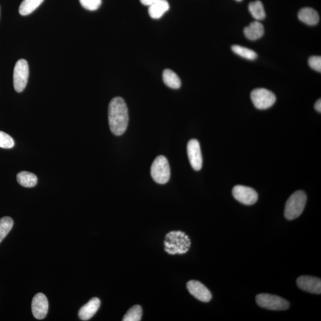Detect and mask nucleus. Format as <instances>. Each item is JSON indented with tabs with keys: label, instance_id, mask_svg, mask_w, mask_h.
Here are the masks:
<instances>
[{
	"label": "nucleus",
	"instance_id": "10",
	"mask_svg": "<svg viewBox=\"0 0 321 321\" xmlns=\"http://www.w3.org/2000/svg\"><path fill=\"white\" fill-rule=\"evenodd\" d=\"M48 306L47 298L43 293L36 294L32 302V313L35 318L44 319L48 313Z\"/></svg>",
	"mask_w": 321,
	"mask_h": 321
},
{
	"label": "nucleus",
	"instance_id": "6",
	"mask_svg": "<svg viewBox=\"0 0 321 321\" xmlns=\"http://www.w3.org/2000/svg\"><path fill=\"white\" fill-rule=\"evenodd\" d=\"M29 74V65L25 59H20L13 71V85L18 93H22L27 85Z\"/></svg>",
	"mask_w": 321,
	"mask_h": 321
},
{
	"label": "nucleus",
	"instance_id": "20",
	"mask_svg": "<svg viewBox=\"0 0 321 321\" xmlns=\"http://www.w3.org/2000/svg\"><path fill=\"white\" fill-rule=\"evenodd\" d=\"M44 0H24L19 7V13L22 16L30 15L40 6Z\"/></svg>",
	"mask_w": 321,
	"mask_h": 321
},
{
	"label": "nucleus",
	"instance_id": "21",
	"mask_svg": "<svg viewBox=\"0 0 321 321\" xmlns=\"http://www.w3.org/2000/svg\"><path fill=\"white\" fill-rule=\"evenodd\" d=\"M231 49L235 54H237L239 56L248 59V60H254L258 57L256 52L251 50V49L242 47L240 45H234L232 46Z\"/></svg>",
	"mask_w": 321,
	"mask_h": 321
},
{
	"label": "nucleus",
	"instance_id": "17",
	"mask_svg": "<svg viewBox=\"0 0 321 321\" xmlns=\"http://www.w3.org/2000/svg\"><path fill=\"white\" fill-rule=\"evenodd\" d=\"M163 79L166 86L178 90L181 87V81L175 72L170 69H166L163 71Z\"/></svg>",
	"mask_w": 321,
	"mask_h": 321
},
{
	"label": "nucleus",
	"instance_id": "14",
	"mask_svg": "<svg viewBox=\"0 0 321 321\" xmlns=\"http://www.w3.org/2000/svg\"><path fill=\"white\" fill-rule=\"evenodd\" d=\"M244 34L250 40H257L264 34V26L258 21L252 22L250 25L244 29Z\"/></svg>",
	"mask_w": 321,
	"mask_h": 321
},
{
	"label": "nucleus",
	"instance_id": "23",
	"mask_svg": "<svg viewBox=\"0 0 321 321\" xmlns=\"http://www.w3.org/2000/svg\"><path fill=\"white\" fill-rule=\"evenodd\" d=\"M142 316V307L139 305H135L131 307L125 315L123 321H139L141 320Z\"/></svg>",
	"mask_w": 321,
	"mask_h": 321
},
{
	"label": "nucleus",
	"instance_id": "8",
	"mask_svg": "<svg viewBox=\"0 0 321 321\" xmlns=\"http://www.w3.org/2000/svg\"><path fill=\"white\" fill-rule=\"evenodd\" d=\"M232 193L233 197L244 205H254L258 201L257 192L250 187L242 185L235 186L232 189Z\"/></svg>",
	"mask_w": 321,
	"mask_h": 321
},
{
	"label": "nucleus",
	"instance_id": "19",
	"mask_svg": "<svg viewBox=\"0 0 321 321\" xmlns=\"http://www.w3.org/2000/svg\"><path fill=\"white\" fill-rule=\"evenodd\" d=\"M249 11L257 21H263L266 17V13H265L263 3L260 0L251 2L249 5Z\"/></svg>",
	"mask_w": 321,
	"mask_h": 321
},
{
	"label": "nucleus",
	"instance_id": "24",
	"mask_svg": "<svg viewBox=\"0 0 321 321\" xmlns=\"http://www.w3.org/2000/svg\"><path fill=\"white\" fill-rule=\"evenodd\" d=\"M15 146L14 140L5 132L0 131V148L11 149Z\"/></svg>",
	"mask_w": 321,
	"mask_h": 321
},
{
	"label": "nucleus",
	"instance_id": "18",
	"mask_svg": "<svg viewBox=\"0 0 321 321\" xmlns=\"http://www.w3.org/2000/svg\"><path fill=\"white\" fill-rule=\"evenodd\" d=\"M17 180L19 185L25 188H34L37 184V177L28 172H21L17 175Z\"/></svg>",
	"mask_w": 321,
	"mask_h": 321
},
{
	"label": "nucleus",
	"instance_id": "25",
	"mask_svg": "<svg viewBox=\"0 0 321 321\" xmlns=\"http://www.w3.org/2000/svg\"><path fill=\"white\" fill-rule=\"evenodd\" d=\"M79 2L84 8L90 11H97L102 3V0H79Z\"/></svg>",
	"mask_w": 321,
	"mask_h": 321
},
{
	"label": "nucleus",
	"instance_id": "15",
	"mask_svg": "<svg viewBox=\"0 0 321 321\" xmlns=\"http://www.w3.org/2000/svg\"><path fill=\"white\" fill-rule=\"evenodd\" d=\"M298 18L300 21L310 26L316 25L319 21L318 13L315 10L310 8L301 9L298 13Z\"/></svg>",
	"mask_w": 321,
	"mask_h": 321
},
{
	"label": "nucleus",
	"instance_id": "2",
	"mask_svg": "<svg viewBox=\"0 0 321 321\" xmlns=\"http://www.w3.org/2000/svg\"><path fill=\"white\" fill-rule=\"evenodd\" d=\"M191 245V240L184 232L172 231L166 235L165 251L170 255L186 254L189 251Z\"/></svg>",
	"mask_w": 321,
	"mask_h": 321
},
{
	"label": "nucleus",
	"instance_id": "4",
	"mask_svg": "<svg viewBox=\"0 0 321 321\" xmlns=\"http://www.w3.org/2000/svg\"><path fill=\"white\" fill-rule=\"evenodd\" d=\"M150 175L155 182L158 184H166L170 178V168L168 160L165 156L159 155L153 160Z\"/></svg>",
	"mask_w": 321,
	"mask_h": 321
},
{
	"label": "nucleus",
	"instance_id": "5",
	"mask_svg": "<svg viewBox=\"0 0 321 321\" xmlns=\"http://www.w3.org/2000/svg\"><path fill=\"white\" fill-rule=\"evenodd\" d=\"M256 302L260 307L272 310H285L290 306L289 302L283 298L267 293L258 294Z\"/></svg>",
	"mask_w": 321,
	"mask_h": 321
},
{
	"label": "nucleus",
	"instance_id": "16",
	"mask_svg": "<svg viewBox=\"0 0 321 321\" xmlns=\"http://www.w3.org/2000/svg\"><path fill=\"white\" fill-rule=\"evenodd\" d=\"M170 5L167 0H158L149 6L148 12L150 17L158 19L169 11Z\"/></svg>",
	"mask_w": 321,
	"mask_h": 321
},
{
	"label": "nucleus",
	"instance_id": "27",
	"mask_svg": "<svg viewBox=\"0 0 321 321\" xmlns=\"http://www.w3.org/2000/svg\"><path fill=\"white\" fill-rule=\"evenodd\" d=\"M140 1L143 5L149 6L158 1V0H140Z\"/></svg>",
	"mask_w": 321,
	"mask_h": 321
},
{
	"label": "nucleus",
	"instance_id": "13",
	"mask_svg": "<svg viewBox=\"0 0 321 321\" xmlns=\"http://www.w3.org/2000/svg\"><path fill=\"white\" fill-rule=\"evenodd\" d=\"M101 305V302L99 299L94 297L92 299L83 307H82L78 311V315L79 318L83 320H88L94 316Z\"/></svg>",
	"mask_w": 321,
	"mask_h": 321
},
{
	"label": "nucleus",
	"instance_id": "26",
	"mask_svg": "<svg viewBox=\"0 0 321 321\" xmlns=\"http://www.w3.org/2000/svg\"><path fill=\"white\" fill-rule=\"evenodd\" d=\"M309 64L312 69L317 71H321V57L320 56H312L309 59Z\"/></svg>",
	"mask_w": 321,
	"mask_h": 321
},
{
	"label": "nucleus",
	"instance_id": "9",
	"mask_svg": "<svg viewBox=\"0 0 321 321\" xmlns=\"http://www.w3.org/2000/svg\"><path fill=\"white\" fill-rule=\"evenodd\" d=\"M189 162L192 168L196 171H199L202 167V156L201 146L198 140L191 139L189 140L187 146Z\"/></svg>",
	"mask_w": 321,
	"mask_h": 321
},
{
	"label": "nucleus",
	"instance_id": "3",
	"mask_svg": "<svg viewBox=\"0 0 321 321\" xmlns=\"http://www.w3.org/2000/svg\"><path fill=\"white\" fill-rule=\"evenodd\" d=\"M307 202L306 193L298 191L290 196L285 206L284 216L289 220H293L302 214Z\"/></svg>",
	"mask_w": 321,
	"mask_h": 321
},
{
	"label": "nucleus",
	"instance_id": "12",
	"mask_svg": "<svg viewBox=\"0 0 321 321\" xmlns=\"http://www.w3.org/2000/svg\"><path fill=\"white\" fill-rule=\"evenodd\" d=\"M297 286L307 292L319 294L321 293L320 278L311 276H300L297 280Z\"/></svg>",
	"mask_w": 321,
	"mask_h": 321
},
{
	"label": "nucleus",
	"instance_id": "7",
	"mask_svg": "<svg viewBox=\"0 0 321 321\" xmlns=\"http://www.w3.org/2000/svg\"><path fill=\"white\" fill-rule=\"evenodd\" d=\"M251 97L255 107L259 110L269 109L276 101L274 94L264 88H258L252 91Z\"/></svg>",
	"mask_w": 321,
	"mask_h": 321
},
{
	"label": "nucleus",
	"instance_id": "11",
	"mask_svg": "<svg viewBox=\"0 0 321 321\" xmlns=\"http://www.w3.org/2000/svg\"><path fill=\"white\" fill-rule=\"evenodd\" d=\"M187 288L193 296L201 302H209L212 299L210 291L198 281H189L187 284Z\"/></svg>",
	"mask_w": 321,
	"mask_h": 321
},
{
	"label": "nucleus",
	"instance_id": "29",
	"mask_svg": "<svg viewBox=\"0 0 321 321\" xmlns=\"http://www.w3.org/2000/svg\"><path fill=\"white\" fill-rule=\"evenodd\" d=\"M235 1L238 2H240L242 1V0H235Z\"/></svg>",
	"mask_w": 321,
	"mask_h": 321
},
{
	"label": "nucleus",
	"instance_id": "28",
	"mask_svg": "<svg viewBox=\"0 0 321 321\" xmlns=\"http://www.w3.org/2000/svg\"><path fill=\"white\" fill-rule=\"evenodd\" d=\"M315 109L317 112H321V101L320 99L317 100L315 104Z\"/></svg>",
	"mask_w": 321,
	"mask_h": 321
},
{
	"label": "nucleus",
	"instance_id": "22",
	"mask_svg": "<svg viewBox=\"0 0 321 321\" xmlns=\"http://www.w3.org/2000/svg\"><path fill=\"white\" fill-rule=\"evenodd\" d=\"M13 226V221L11 217H5L0 219V243L11 231Z\"/></svg>",
	"mask_w": 321,
	"mask_h": 321
},
{
	"label": "nucleus",
	"instance_id": "1",
	"mask_svg": "<svg viewBox=\"0 0 321 321\" xmlns=\"http://www.w3.org/2000/svg\"><path fill=\"white\" fill-rule=\"evenodd\" d=\"M110 128L114 135L121 136L126 132L129 122L128 109L121 97L113 98L109 107Z\"/></svg>",
	"mask_w": 321,
	"mask_h": 321
}]
</instances>
